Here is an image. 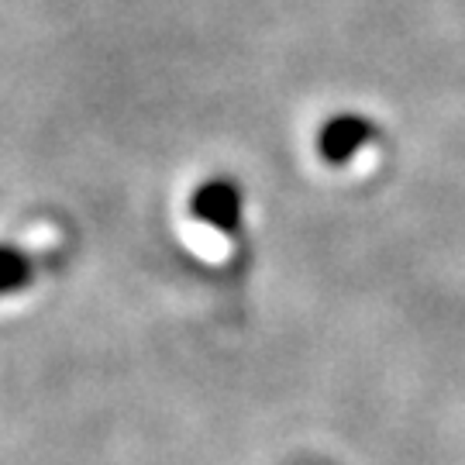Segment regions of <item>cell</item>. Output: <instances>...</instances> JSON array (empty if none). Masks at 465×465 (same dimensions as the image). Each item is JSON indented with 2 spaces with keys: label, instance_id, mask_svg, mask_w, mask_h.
<instances>
[{
  "label": "cell",
  "instance_id": "7a4b0ae2",
  "mask_svg": "<svg viewBox=\"0 0 465 465\" xmlns=\"http://www.w3.org/2000/svg\"><path fill=\"white\" fill-rule=\"evenodd\" d=\"M369 138H372V124H369V121L341 114V117H334V121H328V124L321 128L317 149H321V155H324L328 163L341 166V163H349L351 155L366 145Z\"/></svg>",
  "mask_w": 465,
  "mask_h": 465
},
{
  "label": "cell",
  "instance_id": "6da1fadb",
  "mask_svg": "<svg viewBox=\"0 0 465 465\" xmlns=\"http://www.w3.org/2000/svg\"><path fill=\"white\" fill-rule=\"evenodd\" d=\"M193 214L221 232H234L242 221V193L228 180H207L193 193Z\"/></svg>",
  "mask_w": 465,
  "mask_h": 465
},
{
  "label": "cell",
  "instance_id": "3957f363",
  "mask_svg": "<svg viewBox=\"0 0 465 465\" xmlns=\"http://www.w3.org/2000/svg\"><path fill=\"white\" fill-rule=\"evenodd\" d=\"M35 280V266L32 259L21 249H11V245H0V297H11L17 290L32 286Z\"/></svg>",
  "mask_w": 465,
  "mask_h": 465
}]
</instances>
